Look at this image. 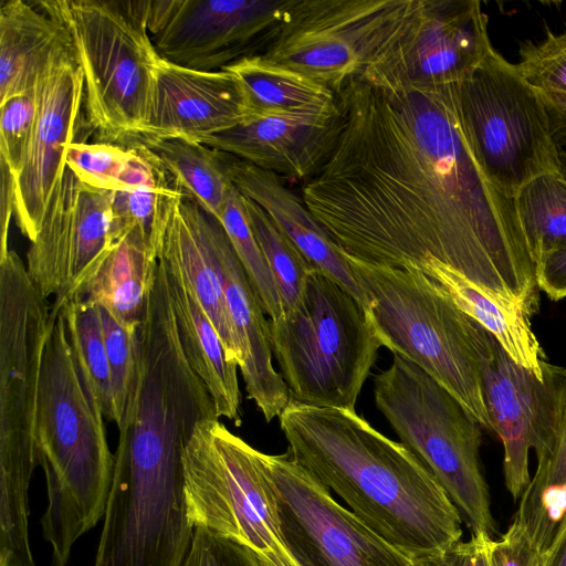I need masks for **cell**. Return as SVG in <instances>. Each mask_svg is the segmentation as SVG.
Wrapping results in <instances>:
<instances>
[{
	"label": "cell",
	"mask_w": 566,
	"mask_h": 566,
	"mask_svg": "<svg viewBox=\"0 0 566 566\" xmlns=\"http://www.w3.org/2000/svg\"><path fill=\"white\" fill-rule=\"evenodd\" d=\"M558 161H559V174L566 180V150H559Z\"/></svg>",
	"instance_id": "cell-47"
},
{
	"label": "cell",
	"mask_w": 566,
	"mask_h": 566,
	"mask_svg": "<svg viewBox=\"0 0 566 566\" xmlns=\"http://www.w3.org/2000/svg\"><path fill=\"white\" fill-rule=\"evenodd\" d=\"M114 244L111 191L81 182L66 167L57 179L27 269L52 308L72 300Z\"/></svg>",
	"instance_id": "cell-16"
},
{
	"label": "cell",
	"mask_w": 566,
	"mask_h": 566,
	"mask_svg": "<svg viewBox=\"0 0 566 566\" xmlns=\"http://www.w3.org/2000/svg\"><path fill=\"white\" fill-rule=\"evenodd\" d=\"M222 70L238 81L248 116L282 113H316L337 108L336 96L327 86L261 54L242 57Z\"/></svg>",
	"instance_id": "cell-27"
},
{
	"label": "cell",
	"mask_w": 566,
	"mask_h": 566,
	"mask_svg": "<svg viewBox=\"0 0 566 566\" xmlns=\"http://www.w3.org/2000/svg\"><path fill=\"white\" fill-rule=\"evenodd\" d=\"M98 310L111 374L114 421L118 426L125 417L136 376V332L127 331L106 310Z\"/></svg>",
	"instance_id": "cell-35"
},
{
	"label": "cell",
	"mask_w": 566,
	"mask_h": 566,
	"mask_svg": "<svg viewBox=\"0 0 566 566\" xmlns=\"http://www.w3.org/2000/svg\"><path fill=\"white\" fill-rule=\"evenodd\" d=\"M492 538L484 532H474L469 541H460L448 551L451 566H489Z\"/></svg>",
	"instance_id": "cell-42"
},
{
	"label": "cell",
	"mask_w": 566,
	"mask_h": 566,
	"mask_svg": "<svg viewBox=\"0 0 566 566\" xmlns=\"http://www.w3.org/2000/svg\"><path fill=\"white\" fill-rule=\"evenodd\" d=\"M544 566H566V515L544 553Z\"/></svg>",
	"instance_id": "cell-45"
},
{
	"label": "cell",
	"mask_w": 566,
	"mask_h": 566,
	"mask_svg": "<svg viewBox=\"0 0 566 566\" xmlns=\"http://www.w3.org/2000/svg\"><path fill=\"white\" fill-rule=\"evenodd\" d=\"M518 56L516 67L533 88L566 94V29L559 33L547 31L537 43H523Z\"/></svg>",
	"instance_id": "cell-37"
},
{
	"label": "cell",
	"mask_w": 566,
	"mask_h": 566,
	"mask_svg": "<svg viewBox=\"0 0 566 566\" xmlns=\"http://www.w3.org/2000/svg\"><path fill=\"white\" fill-rule=\"evenodd\" d=\"M468 316V315H467ZM492 431L503 450V472L514 500L527 489L528 453L545 460L557 442L566 407V367H545L544 377L516 364L492 334L468 316Z\"/></svg>",
	"instance_id": "cell-11"
},
{
	"label": "cell",
	"mask_w": 566,
	"mask_h": 566,
	"mask_svg": "<svg viewBox=\"0 0 566 566\" xmlns=\"http://www.w3.org/2000/svg\"><path fill=\"white\" fill-rule=\"evenodd\" d=\"M410 0H292L261 53L335 90L359 76Z\"/></svg>",
	"instance_id": "cell-12"
},
{
	"label": "cell",
	"mask_w": 566,
	"mask_h": 566,
	"mask_svg": "<svg viewBox=\"0 0 566 566\" xmlns=\"http://www.w3.org/2000/svg\"><path fill=\"white\" fill-rule=\"evenodd\" d=\"M281 535L298 566H411L289 453H264Z\"/></svg>",
	"instance_id": "cell-13"
},
{
	"label": "cell",
	"mask_w": 566,
	"mask_h": 566,
	"mask_svg": "<svg viewBox=\"0 0 566 566\" xmlns=\"http://www.w3.org/2000/svg\"><path fill=\"white\" fill-rule=\"evenodd\" d=\"M489 566H544V552L524 522L514 516L506 532L492 538Z\"/></svg>",
	"instance_id": "cell-40"
},
{
	"label": "cell",
	"mask_w": 566,
	"mask_h": 566,
	"mask_svg": "<svg viewBox=\"0 0 566 566\" xmlns=\"http://www.w3.org/2000/svg\"><path fill=\"white\" fill-rule=\"evenodd\" d=\"M411 566H451L448 552L411 557Z\"/></svg>",
	"instance_id": "cell-46"
},
{
	"label": "cell",
	"mask_w": 566,
	"mask_h": 566,
	"mask_svg": "<svg viewBox=\"0 0 566 566\" xmlns=\"http://www.w3.org/2000/svg\"><path fill=\"white\" fill-rule=\"evenodd\" d=\"M137 144L155 155L185 195L219 218L233 185L223 172L214 149L182 138Z\"/></svg>",
	"instance_id": "cell-28"
},
{
	"label": "cell",
	"mask_w": 566,
	"mask_h": 566,
	"mask_svg": "<svg viewBox=\"0 0 566 566\" xmlns=\"http://www.w3.org/2000/svg\"><path fill=\"white\" fill-rule=\"evenodd\" d=\"M216 153L237 190L261 207L316 270L339 284L368 311L367 298L347 258L310 211L302 195L274 172L230 154Z\"/></svg>",
	"instance_id": "cell-20"
},
{
	"label": "cell",
	"mask_w": 566,
	"mask_h": 566,
	"mask_svg": "<svg viewBox=\"0 0 566 566\" xmlns=\"http://www.w3.org/2000/svg\"><path fill=\"white\" fill-rule=\"evenodd\" d=\"M158 259L137 231L116 241L102 263L73 298L106 310L135 333L142 323L153 287Z\"/></svg>",
	"instance_id": "cell-26"
},
{
	"label": "cell",
	"mask_w": 566,
	"mask_h": 566,
	"mask_svg": "<svg viewBox=\"0 0 566 566\" xmlns=\"http://www.w3.org/2000/svg\"><path fill=\"white\" fill-rule=\"evenodd\" d=\"M252 285L260 303L271 318L283 316L281 296L272 272L248 220L242 195L233 186L218 218Z\"/></svg>",
	"instance_id": "cell-34"
},
{
	"label": "cell",
	"mask_w": 566,
	"mask_h": 566,
	"mask_svg": "<svg viewBox=\"0 0 566 566\" xmlns=\"http://www.w3.org/2000/svg\"><path fill=\"white\" fill-rule=\"evenodd\" d=\"M51 306L13 250L0 259V562L34 563L29 486L36 463L40 378Z\"/></svg>",
	"instance_id": "cell-4"
},
{
	"label": "cell",
	"mask_w": 566,
	"mask_h": 566,
	"mask_svg": "<svg viewBox=\"0 0 566 566\" xmlns=\"http://www.w3.org/2000/svg\"><path fill=\"white\" fill-rule=\"evenodd\" d=\"M187 514L250 549L262 566H298L284 545L264 453L220 420L200 422L182 454Z\"/></svg>",
	"instance_id": "cell-9"
},
{
	"label": "cell",
	"mask_w": 566,
	"mask_h": 566,
	"mask_svg": "<svg viewBox=\"0 0 566 566\" xmlns=\"http://www.w3.org/2000/svg\"><path fill=\"white\" fill-rule=\"evenodd\" d=\"M61 308L69 342L84 381L105 418L114 421L111 374L99 310L77 298L67 301Z\"/></svg>",
	"instance_id": "cell-32"
},
{
	"label": "cell",
	"mask_w": 566,
	"mask_h": 566,
	"mask_svg": "<svg viewBox=\"0 0 566 566\" xmlns=\"http://www.w3.org/2000/svg\"><path fill=\"white\" fill-rule=\"evenodd\" d=\"M211 240L229 313L243 353L239 369L248 398L270 422L280 417L290 402L286 382L272 361L270 321L217 217L211 223Z\"/></svg>",
	"instance_id": "cell-21"
},
{
	"label": "cell",
	"mask_w": 566,
	"mask_h": 566,
	"mask_svg": "<svg viewBox=\"0 0 566 566\" xmlns=\"http://www.w3.org/2000/svg\"><path fill=\"white\" fill-rule=\"evenodd\" d=\"M376 407L400 442L433 474L472 533H496L482 472L481 426L438 381L394 354L374 378Z\"/></svg>",
	"instance_id": "cell-8"
},
{
	"label": "cell",
	"mask_w": 566,
	"mask_h": 566,
	"mask_svg": "<svg viewBox=\"0 0 566 566\" xmlns=\"http://www.w3.org/2000/svg\"><path fill=\"white\" fill-rule=\"evenodd\" d=\"M492 48L478 0H410L359 77L397 84L461 83Z\"/></svg>",
	"instance_id": "cell-15"
},
{
	"label": "cell",
	"mask_w": 566,
	"mask_h": 566,
	"mask_svg": "<svg viewBox=\"0 0 566 566\" xmlns=\"http://www.w3.org/2000/svg\"><path fill=\"white\" fill-rule=\"evenodd\" d=\"M133 147L107 143H71L65 153L66 167L86 186L115 190Z\"/></svg>",
	"instance_id": "cell-36"
},
{
	"label": "cell",
	"mask_w": 566,
	"mask_h": 566,
	"mask_svg": "<svg viewBox=\"0 0 566 566\" xmlns=\"http://www.w3.org/2000/svg\"><path fill=\"white\" fill-rule=\"evenodd\" d=\"M421 272L436 282L462 313L492 334L516 364L544 377L548 361L532 329L531 317L518 306L446 264L432 262Z\"/></svg>",
	"instance_id": "cell-24"
},
{
	"label": "cell",
	"mask_w": 566,
	"mask_h": 566,
	"mask_svg": "<svg viewBox=\"0 0 566 566\" xmlns=\"http://www.w3.org/2000/svg\"><path fill=\"white\" fill-rule=\"evenodd\" d=\"M347 260L384 346L420 367L492 430L468 316L419 270Z\"/></svg>",
	"instance_id": "cell-7"
},
{
	"label": "cell",
	"mask_w": 566,
	"mask_h": 566,
	"mask_svg": "<svg viewBox=\"0 0 566 566\" xmlns=\"http://www.w3.org/2000/svg\"><path fill=\"white\" fill-rule=\"evenodd\" d=\"M340 126L342 115L337 106L329 112L247 117L198 143L282 178L305 182L329 156Z\"/></svg>",
	"instance_id": "cell-19"
},
{
	"label": "cell",
	"mask_w": 566,
	"mask_h": 566,
	"mask_svg": "<svg viewBox=\"0 0 566 566\" xmlns=\"http://www.w3.org/2000/svg\"><path fill=\"white\" fill-rule=\"evenodd\" d=\"M213 214L187 195L172 206L160 259L189 287L218 332L228 358L243 364V353L229 313L212 240Z\"/></svg>",
	"instance_id": "cell-22"
},
{
	"label": "cell",
	"mask_w": 566,
	"mask_h": 566,
	"mask_svg": "<svg viewBox=\"0 0 566 566\" xmlns=\"http://www.w3.org/2000/svg\"><path fill=\"white\" fill-rule=\"evenodd\" d=\"M535 269L539 290L553 301L566 297V243L545 255Z\"/></svg>",
	"instance_id": "cell-41"
},
{
	"label": "cell",
	"mask_w": 566,
	"mask_h": 566,
	"mask_svg": "<svg viewBox=\"0 0 566 566\" xmlns=\"http://www.w3.org/2000/svg\"><path fill=\"white\" fill-rule=\"evenodd\" d=\"M70 35L98 143L130 147L144 128L158 57L133 1L35 0Z\"/></svg>",
	"instance_id": "cell-6"
},
{
	"label": "cell",
	"mask_w": 566,
	"mask_h": 566,
	"mask_svg": "<svg viewBox=\"0 0 566 566\" xmlns=\"http://www.w3.org/2000/svg\"><path fill=\"white\" fill-rule=\"evenodd\" d=\"M0 259L10 250L8 247L9 224L15 209V176L0 158Z\"/></svg>",
	"instance_id": "cell-43"
},
{
	"label": "cell",
	"mask_w": 566,
	"mask_h": 566,
	"mask_svg": "<svg viewBox=\"0 0 566 566\" xmlns=\"http://www.w3.org/2000/svg\"><path fill=\"white\" fill-rule=\"evenodd\" d=\"M35 116L23 161L15 177V222L32 242L53 189L65 170L84 106V78L69 38L40 69L34 85Z\"/></svg>",
	"instance_id": "cell-17"
},
{
	"label": "cell",
	"mask_w": 566,
	"mask_h": 566,
	"mask_svg": "<svg viewBox=\"0 0 566 566\" xmlns=\"http://www.w3.org/2000/svg\"><path fill=\"white\" fill-rule=\"evenodd\" d=\"M458 84L344 82L339 135L301 195L346 258L420 272L439 262L532 317L535 263L513 199L472 150Z\"/></svg>",
	"instance_id": "cell-1"
},
{
	"label": "cell",
	"mask_w": 566,
	"mask_h": 566,
	"mask_svg": "<svg viewBox=\"0 0 566 566\" xmlns=\"http://www.w3.org/2000/svg\"><path fill=\"white\" fill-rule=\"evenodd\" d=\"M166 271L177 329L187 358L206 385L217 416L239 427L242 422L239 366L228 358L218 332L186 283L167 266Z\"/></svg>",
	"instance_id": "cell-23"
},
{
	"label": "cell",
	"mask_w": 566,
	"mask_h": 566,
	"mask_svg": "<svg viewBox=\"0 0 566 566\" xmlns=\"http://www.w3.org/2000/svg\"><path fill=\"white\" fill-rule=\"evenodd\" d=\"M64 27L34 1L0 6V104L34 88L51 53L66 39Z\"/></svg>",
	"instance_id": "cell-25"
},
{
	"label": "cell",
	"mask_w": 566,
	"mask_h": 566,
	"mask_svg": "<svg viewBox=\"0 0 566 566\" xmlns=\"http://www.w3.org/2000/svg\"><path fill=\"white\" fill-rule=\"evenodd\" d=\"M184 193L170 175L153 187L111 191L113 242L137 231L159 259L172 206Z\"/></svg>",
	"instance_id": "cell-31"
},
{
	"label": "cell",
	"mask_w": 566,
	"mask_h": 566,
	"mask_svg": "<svg viewBox=\"0 0 566 566\" xmlns=\"http://www.w3.org/2000/svg\"><path fill=\"white\" fill-rule=\"evenodd\" d=\"M0 108V158L17 177L34 122V88L9 98Z\"/></svg>",
	"instance_id": "cell-38"
},
{
	"label": "cell",
	"mask_w": 566,
	"mask_h": 566,
	"mask_svg": "<svg viewBox=\"0 0 566 566\" xmlns=\"http://www.w3.org/2000/svg\"><path fill=\"white\" fill-rule=\"evenodd\" d=\"M104 418L74 357L62 308L51 307L35 447L46 482L41 527L52 566H66L76 541L104 517L115 473Z\"/></svg>",
	"instance_id": "cell-3"
},
{
	"label": "cell",
	"mask_w": 566,
	"mask_h": 566,
	"mask_svg": "<svg viewBox=\"0 0 566 566\" xmlns=\"http://www.w3.org/2000/svg\"><path fill=\"white\" fill-rule=\"evenodd\" d=\"M459 107L484 174L512 198L532 179L559 171L558 155L538 92L493 46L458 84Z\"/></svg>",
	"instance_id": "cell-10"
},
{
	"label": "cell",
	"mask_w": 566,
	"mask_h": 566,
	"mask_svg": "<svg viewBox=\"0 0 566 566\" xmlns=\"http://www.w3.org/2000/svg\"><path fill=\"white\" fill-rule=\"evenodd\" d=\"M292 0L133 1L158 54L187 69L212 72L263 53Z\"/></svg>",
	"instance_id": "cell-14"
},
{
	"label": "cell",
	"mask_w": 566,
	"mask_h": 566,
	"mask_svg": "<svg viewBox=\"0 0 566 566\" xmlns=\"http://www.w3.org/2000/svg\"><path fill=\"white\" fill-rule=\"evenodd\" d=\"M515 516L524 522L543 552L549 547L566 515V407L552 453L537 462Z\"/></svg>",
	"instance_id": "cell-30"
},
{
	"label": "cell",
	"mask_w": 566,
	"mask_h": 566,
	"mask_svg": "<svg viewBox=\"0 0 566 566\" xmlns=\"http://www.w3.org/2000/svg\"><path fill=\"white\" fill-rule=\"evenodd\" d=\"M513 201L536 265L566 243V180L559 171L543 174L525 184Z\"/></svg>",
	"instance_id": "cell-29"
},
{
	"label": "cell",
	"mask_w": 566,
	"mask_h": 566,
	"mask_svg": "<svg viewBox=\"0 0 566 566\" xmlns=\"http://www.w3.org/2000/svg\"><path fill=\"white\" fill-rule=\"evenodd\" d=\"M538 94L547 114L552 137L559 150H566V94Z\"/></svg>",
	"instance_id": "cell-44"
},
{
	"label": "cell",
	"mask_w": 566,
	"mask_h": 566,
	"mask_svg": "<svg viewBox=\"0 0 566 566\" xmlns=\"http://www.w3.org/2000/svg\"><path fill=\"white\" fill-rule=\"evenodd\" d=\"M180 566H262L244 546L203 527H195L192 541Z\"/></svg>",
	"instance_id": "cell-39"
},
{
	"label": "cell",
	"mask_w": 566,
	"mask_h": 566,
	"mask_svg": "<svg viewBox=\"0 0 566 566\" xmlns=\"http://www.w3.org/2000/svg\"><path fill=\"white\" fill-rule=\"evenodd\" d=\"M270 329L290 400L355 410L384 344L354 296L314 269L297 306L270 319Z\"/></svg>",
	"instance_id": "cell-5"
},
{
	"label": "cell",
	"mask_w": 566,
	"mask_h": 566,
	"mask_svg": "<svg viewBox=\"0 0 566 566\" xmlns=\"http://www.w3.org/2000/svg\"><path fill=\"white\" fill-rule=\"evenodd\" d=\"M247 116L244 97L232 73L191 70L158 55L148 114L137 143L166 138L199 142Z\"/></svg>",
	"instance_id": "cell-18"
},
{
	"label": "cell",
	"mask_w": 566,
	"mask_h": 566,
	"mask_svg": "<svg viewBox=\"0 0 566 566\" xmlns=\"http://www.w3.org/2000/svg\"><path fill=\"white\" fill-rule=\"evenodd\" d=\"M249 223L277 286L283 313L300 303L310 273L315 269L266 212L242 196Z\"/></svg>",
	"instance_id": "cell-33"
},
{
	"label": "cell",
	"mask_w": 566,
	"mask_h": 566,
	"mask_svg": "<svg viewBox=\"0 0 566 566\" xmlns=\"http://www.w3.org/2000/svg\"><path fill=\"white\" fill-rule=\"evenodd\" d=\"M279 420L291 458L408 556L461 541L462 516L433 474L355 410L290 400Z\"/></svg>",
	"instance_id": "cell-2"
}]
</instances>
